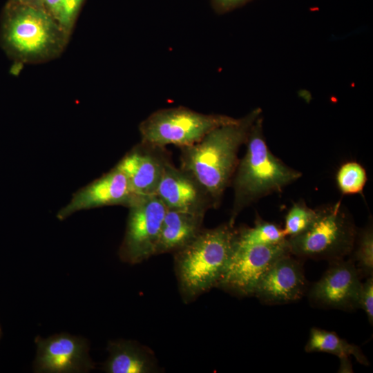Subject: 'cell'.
I'll list each match as a JSON object with an SVG mask.
<instances>
[{
    "label": "cell",
    "instance_id": "cell-14",
    "mask_svg": "<svg viewBox=\"0 0 373 373\" xmlns=\"http://www.w3.org/2000/svg\"><path fill=\"white\" fill-rule=\"evenodd\" d=\"M164 148L140 142L117 164L136 195L155 194L166 164L170 161Z\"/></svg>",
    "mask_w": 373,
    "mask_h": 373
},
{
    "label": "cell",
    "instance_id": "cell-24",
    "mask_svg": "<svg viewBox=\"0 0 373 373\" xmlns=\"http://www.w3.org/2000/svg\"><path fill=\"white\" fill-rule=\"evenodd\" d=\"M249 0H213L216 10L220 12L229 11Z\"/></svg>",
    "mask_w": 373,
    "mask_h": 373
},
{
    "label": "cell",
    "instance_id": "cell-18",
    "mask_svg": "<svg viewBox=\"0 0 373 373\" xmlns=\"http://www.w3.org/2000/svg\"><path fill=\"white\" fill-rule=\"evenodd\" d=\"M287 238L283 228L258 215L254 227L236 229V242L240 245H276L285 242Z\"/></svg>",
    "mask_w": 373,
    "mask_h": 373
},
{
    "label": "cell",
    "instance_id": "cell-10",
    "mask_svg": "<svg viewBox=\"0 0 373 373\" xmlns=\"http://www.w3.org/2000/svg\"><path fill=\"white\" fill-rule=\"evenodd\" d=\"M361 279L351 258L331 261L322 277L311 287L309 300L318 307L354 310L358 308Z\"/></svg>",
    "mask_w": 373,
    "mask_h": 373
},
{
    "label": "cell",
    "instance_id": "cell-25",
    "mask_svg": "<svg viewBox=\"0 0 373 373\" xmlns=\"http://www.w3.org/2000/svg\"><path fill=\"white\" fill-rule=\"evenodd\" d=\"M62 0H44V3L50 12V14L59 22Z\"/></svg>",
    "mask_w": 373,
    "mask_h": 373
},
{
    "label": "cell",
    "instance_id": "cell-1",
    "mask_svg": "<svg viewBox=\"0 0 373 373\" xmlns=\"http://www.w3.org/2000/svg\"><path fill=\"white\" fill-rule=\"evenodd\" d=\"M262 115L258 108L233 123L217 127L198 142L180 147V168L202 186L217 208L231 182L238 164V153Z\"/></svg>",
    "mask_w": 373,
    "mask_h": 373
},
{
    "label": "cell",
    "instance_id": "cell-4",
    "mask_svg": "<svg viewBox=\"0 0 373 373\" xmlns=\"http://www.w3.org/2000/svg\"><path fill=\"white\" fill-rule=\"evenodd\" d=\"M310 227L287 239L291 254L302 258L326 260L345 258L354 248L357 230L341 201L321 207Z\"/></svg>",
    "mask_w": 373,
    "mask_h": 373
},
{
    "label": "cell",
    "instance_id": "cell-26",
    "mask_svg": "<svg viewBox=\"0 0 373 373\" xmlns=\"http://www.w3.org/2000/svg\"><path fill=\"white\" fill-rule=\"evenodd\" d=\"M22 5L42 8L44 0H18Z\"/></svg>",
    "mask_w": 373,
    "mask_h": 373
},
{
    "label": "cell",
    "instance_id": "cell-11",
    "mask_svg": "<svg viewBox=\"0 0 373 373\" xmlns=\"http://www.w3.org/2000/svg\"><path fill=\"white\" fill-rule=\"evenodd\" d=\"M136 195L126 175L115 166L113 169L74 193L70 200L57 213L63 220L79 211L109 205L128 207Z\"/></svg>",
    "mask_w": 373,
    "mask_h": 373
},
{
    "label": "cell",
    "instance_id": "cell-6",
    "mask_svg": "<svg viewBox=\"0 0 373 373\" xmlns=\"http://www.w3.org/2000/svg\"><path fill=\"white\" fill-rule=\"evenodd\" d=\"M44 8L22 5L10 18L9 46L25 59L47 58L62 46L66 30Z\"/></svg>",
    "mask_w": 373,
    "mask_h": 373
},
{
    "label": "cell",
    "instance_id": "cell-2",
    "mask_svg": "<svg viewBox=\"0 0 373 373\" xmlns=\"http://www.w3.org/2000/svg\"><path fill=\"white\" fill-rule=\"evenodd\" d=\"M236 229L229 222L202 229L189 243L174 252V267L181 297L193 301L216 287L232 254Z\"/></svg>",
    "mask_w": 373,
    "mask_h": 373
},
{
    "label": "cell",
    "instance_id": "cell-9",
    "mask_svg": "<svg viewBox=\"0 0 373 373\" xmlns=\"http://www.w3.org/2000/svg\"><path fill=\"white\" fill-rule=\"evenodd\" d=\"M35 343V372H87L95 367L89 356L88 342L83 337L63 332L46 338L37 336Z\"/></svg>",
    "mask_w": 373,
    "mask_h": 373
},
{
    "label": "cell",
    "instance_id": "cell-20",
    "mask_svg": "<svg viewBox=\"0 0 373 373\" xmlns=\"http://www.w3.org/2000/svg\"><path fill=\"white\" fill-rule=\"evenodd\" d=\"M336 181L339 191L343 195L360 193L367 182L366 171L356 162H347L338 169Z\"/></svg>",
    "mask_w": 373,
    "mask_h": 373
},
{
    "label": "cell",
    "instance_id": "cell-27",
    "mask_svg": "<svg viewBox=\"0 0 373 373\" xmlns=\"http://www.w3.org/2000/svg\"><path fill=\"white\" fill-rule=\"evenodd\" d=\"M1 336V327H0V338Z\"/></svg>",
    "mask_w": 373,
    "mask_h": 373
},
{
    "label": "cell",
    "instance_id": "cell-21",
    "mask_svg": "<svg viewBox=\"0 0 373 373\" xmlns=\"http://www.w3.org/2000/svg\"><path fill=\"white\" fill-rule=\"evenodd\" d=\"M317 209L309 207L303 200L293 204L285 218L283 231L288 238L298 236L307 230L315 220Z\"/></svg>",
    "mask_w": 373,
    "mask_h": 373
},
{
    "label": "cell",
    "instance_id": "cell-19",
    "mask_svg": "<svg viewBox=\"0 0 373 373\" xmlns=\"http://www.w3.org/2000/svg\"><path fill=\"white\" fill-rule=\"evenodd\" d=\"M350 258L360 277L373 276V228L372 220L365 228L357 231Z\"/></svg>",
    "mask_w": 373,
    "mask_h": 373
},
{
    "label": "cell",
    "instance_id": "cell-16",
    "mask_svg": "<svg viewBox=\"0 0 373 373\" xmlns=\"http://www.w3.org/2000/svg\"><path fill=\"white\" fill-rule=\"evenodd\" d=\"M204 216L166 209L155 255L174 253L189 243L203 229Z\"/></svg>",
    "mask_w": 373,
    "mask_h": 373
},
{
    "label": "cell",
    "instance_id": "cell-23",
    "mask_svg": "<svg viewBox=\"0 0 373 373\" xmlns=\"http://www.w3.org/2000/svg\"><path fill=\"white\" fill-rule=\"evenodd\" d=\"M82 2V0H62L59 23L66 31L72 26Z\"/></svg>",
    "mask_w": 373,
    "mask_h": 373
},
{
    "label": "cell",
    "instance_id": "cell-15",
    "mask_svg": "<svg viewBox=\"0 0 373 373\" xmlns=\"http://www.w3.org/2000/svg\"><path fill=\"white\" fill-rule=\"evenodd\" d=\"M108 356L103 370L108 373H153L159 371L157 360L148 347L131 340L110 341Z\"/></svg>",
    "mask_w": 373,
    "mask_h": 373
},
{
    "label": "cell",
    "instance_id": "cell-17",
    "mask_svg": "<svg viewBox=\"0 0 373 373\" xmlns=\"http://www.w3.org/2000/svg\"><path fill=\"white\" fill-rule=\"evenodd\" d=\"M306 352H326L338 356L343 369L348 370L349 358L353 356L362 365H368L369 361L361 348L350 343L334 332L318 327H312L308 341L305 346Z\"/></svg>",
    "mask_w": 373,
    "mask_h": 373
},
{
    "label": "cell",
    "instance_id": "cell-13",
    "mask_svg": "<svg viewBox=\"0 0 373 373\" xmlns=\"http://www.w3.org/2000/svg\"><path fill=\"white\" fill-rule=\"evenodd\" d=\"M155 194L167 209L204 215L215 208L210 195L187 171L169 161Z\"/></svg>",
    "mask_w": 373,
    "mask_h": 373
},
{
    "label": "cell",
    "instance_id": "cell-7",
    "mask_svg": "<svg viewBox=\"0 0 373 373\" xmlns=\"http://www.w3.org/2000/svg\"><path fill=\"white\" fill-rule=\"evenodd\" d=\"M128 208L119 256L123 262L135 265L155 256L166 208L155 194L139 195Z\"/></svg>",
    "mask_w": 373,
    "mask_h": 373
},
{
    "label": "cell",
    "instance_id": "cell-8",
    "mask_svg": "<svg viewBox=\"0 0 373 373\" xmlns=\"http://www.w3.org/2000/svg\"><path fill=\"white\" fill-rule=\"evenodd\" d=\"M287 253H290L287 240L271 246L240 245L235 242L227 269L216 287L240 297L254 296L269 268Z\"/></svg>",
    "mask_w": 373,
    "mask_h": 373
},
{
    "label": "cell",
    "instance_id": "cell-22",
    "mask_svg": "<svg viewBox=\"0 0 373 373\" xmlns=\"http://www.w3.org/2000/svg\"><path fill=\"white\" fill-rule=\"evenodd\" d=\"M373 276L366 278L364 283H361L358 308L365 312L368 321L371 325L373 322Z\"/></svg>",
    "mask_w": 373,
    "mask_h": 373
},
{
    "label": "cell",
    "instance_id": "cell-3",
    "mask_svg": "<svg viewBox=\"0 0 373 373\" xmlns=\"http://www.w3.org/2000/svg\"><path fill=\"white\" fill-rule=\"evenodd\" d=\"M245 144V154L231 180L233 202L228 222L232 226L244 209L265 196L281 192L302 176L269 150L263 134L262 115L254 123Z\"/></svg>",
    "mask_w": 373,
    "mask_h": 373
},
{
    "label": "cell",
    "instance_id": "cell-12",
    "mask_svg": "<svg viewBox=\"0 0 373 373\" xmlns=\"http://www.w3.org/2000/svg\"><path fill=\"white\" fill-rule=\"evenodd\" d=\"M300 259L290 253L278 258L263 276L254 296L268 305L300 299L307 291V281Z\"/></svg>",
    "mask_w": 373,
    "mask_h": 373
},
{
    "label": "cell",
    "instance_id": "cell-5",
    "mask_svg": "<svg viewBox=\"0 0 373 373\" xmlns=\"http://www.w3.org/2000/svg\"><path fill=\"white\" fill-rule=\"evenodd\" d=\"M238 119L219 114H204L179 106L160 109L140 124L141 142L164 147L192 145L214 128L233 123Z\"/></svg>",
    "mask_w": 373,
    "mask_h": 373
}]
</instances>
